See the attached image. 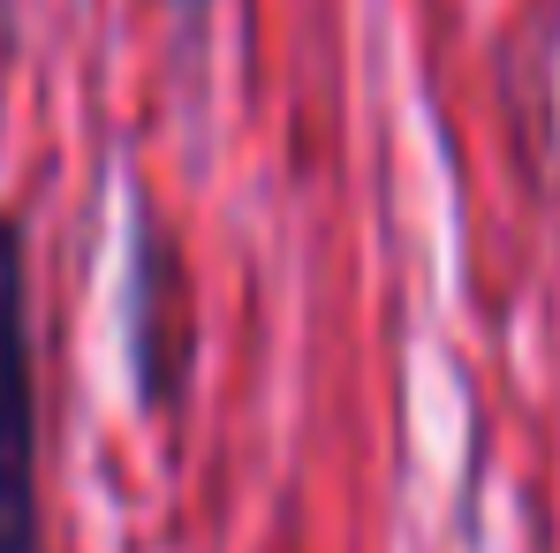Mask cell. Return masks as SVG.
Masks as SVG:
<instances>
[{
	"instance_id": "obj_1",
	"label": "cell",
	"mask_w": 560,
	"mask_h": 553,
	"mask_svg": "<svg viewBox=\"0 0 560 553\" xmlns=\"http://www.w3.org/2000/svg\"><path fill=\"white\" fill-rule=\"evenodd\" d=\"M0 553L38 546V387L23 319V228L0 212Z\"/></svg>"
},
{
	"instance_id": "obj_2",
	"label": "cell",
	"mask_w": 560,
	"mask_h": 553,
	"mask_svg": "<svg viewBox=\"0 0 560 553\" xmlns=\"http://www.w3.org/2000/svg\"><path fill=\"white\" fill-rule=\"evenodd\" d=\"M129 365H137V394L152 410L175 402L189 365V296L183 274H175V251L160 243L152 220L137 235V274H129Z\"/></svg>"
},
{
	"instance_id": "obj_3",
	"label": "cell",
	"mask_w": 560,
	"mask_h": 553,
	"mask_svg": "<svg viewBox=\"0 0 560 553\" xmlns=\"http://www.w3.org/2000/svg\"><path fill=\"white\" fill-rule=\"evenodd\" d=\"M167 8H175V15H205L212 0H167Z\"/></svg>"
}]
</instances>
